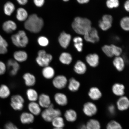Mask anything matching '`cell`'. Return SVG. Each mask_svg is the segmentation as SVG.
I'll return each instance as SVG.
<instances>
[{
  "mask_svg": "<svg viewBox=\"0 0 129 129\" xmlns=\"http://www.w3.org/2000/svg\"><path fill=\"white\" fill-rule=\"evenodd\" d=\"M44 25V21L36 14H33L28 17L24 23L26 29L33 33H37L41 30Z\"/></svg>",
  "mask_w": 129,
  "mask_h": 129,
  "instance_id": "6da1fadb",
  "label": "cell"
},
{
  "mask_svg": "<svg viewBox=\"0 0 129 129\" xmlns=\"http://www.w3.org/2000/svg\"><path fill=\"white\" fill-rule=\"evenodd\" d=\"M72 27L77 33L84 35L92 28L91 22L86 18L76 17L72 22Z\"/></svg>",
  "mask_w": 129,
  "mask_h": 129,
  "instance_id": "7a4b0ae2",
  "label": "cell"
},
{
  "mask_svg": "<svg viewBox=\"0 0 129 129\" xmlns=\"http://www.w3.org/2000/svg\"><path fill=\"white\" fill-rule=\"evenodd\" d=\"M61 115L62 112L60 110L55 108L54 105L52 103L41 113V117L43 120L48 122L52 121L55 118L61 116Z\"/></svg>",
  "mask_w": 129,
  "mask_h": 129,
  "instance_id": "3957f363",
  "label": "cell"
},
{
  "mask_svg": "<svg viewBox=\"0 0 129 129\" xmlns=\"http://www.w3.org/2000/svg\"><path fill=\"white\" fill-rule=\"evenodd\" d=\"M11 40L13 44L18 48H25L29 42L26 33L23 30H20L17 33L12 35Z\"/></svg>",
  "mask_w": 129,
  "mask_h": 129,
  "instance_id": "277c9868",
  "label": "cell"
},
{
  "mask_svg": "<svg viewBox=\"0 0 129 129\" xmlns=\"http://www.w3.org/2000/svg\"><path fill=\"white\" fill-rule=\"evenodd\" d=\"M53 60L52 55L47 53L44 50H40L38 51V56L35 59L36 63L43 68L49 65Z\"/></svg>",
  "mask_w": 129,
  "mask_h": 129,
  "instance_id": "5b68a950",
  "label": "cell"
},
{
  "mask_svg": "<svg viewBox=\"0 0 129 129\" xmlns=\"http://www.w3.org/2000/svg\"><path fill=\"white\" fill-rule=\"evenodd\" d=\"M25 102V99L20 94L14 95L11 97V106L14 110H22L23 109Z\"/></svg>",
  "mask_w": 129,
  "mask_h": 129,
  "instance_id": "8992f818",
  "label": "cell"
},
{
  "mask_svg": "<svg viewBox=\"0 0 129 129\" xmlns=\"http://www.w3.org/2000/svg\"><path fill=\"white\" fill-rule=\"evenodd\" d=\"M67 83V77L63 75H59L56 76L52 79V85L56 89H63L65 87Z\"/></svg>",
  "mask_w": 129,
  "mask_h": 129,
  "instance_id": "52a82bcc",
  "label": "cell"
},
{
  "mask_svg": "<svg viewBox=\"0 0 129 129\" xmlns=\"http://www.w3.org/2000/svg\"><path fill=\"white\" fill-rule=\"evenodd\" d=\"M98 110L96 105L93 103L88 102L84 105L83 112L87 116L92 117L95 115L98 112Z\"/></svg>",
  "mask_w": 129,
  "mask_h": 129,
  "instance_id": "ba28073f",
  "label": "cell"
},
{
  "mask_svg": "<svg viewBox=\"0 0 129 129\" xmlns=\"http://www.w3.org/2000/svg\"><path fill=\"white\" fill-rule=\"evenodd\" d=\"M6 66L9 69L10 75L12 76L17 75L20 69V64L14 59H9Z\"/></svg>",
  "mask_w": 129,
  "mask_h": 129,
  "instance_id": "9c48e42d",
  "label": "cell"
},
{
  "mask_svg": "<svg viewBox=\"0 0 129 129\" xmlns=\"http://www.w3.org/2000/svg\"><path fill=\"white\" fill-rule=\"evenodd\" d=\"M113 18L109 15H105L103 16L102 20L99 21V25L102 30L104 31L108 30L112 27Z\"/></svg>",
  "mask_w": 129,
  "mask_h": 129,
  "instance_id": "30bf717a",
  "label": "cell"
},
{
  "mask_svg": "<svg viewBox=\"0 0 129 129\" xmlns=\"http://www.w3.org/2000/svg\"><path fill=\"white\" fill-rule=\"evenodd\" d=\"M84 38L86 41L92 43L97 42L99 40L97 30L94 28H92L86 32L84 35Z\"/></svg>",
  "mask_w": 129,
  "mask_h": 129,
  "instance_id": "8fae6325",
  "label": "cell"
},
{
  "mask_svg": "<svg viewBox=\"0 0 129 129\" xmlns=\"http://www.w3.org/2000/svg\"><path fill=\"white\" fill-rule=\"evenodd\" d=\"M22 78L26 86L28 87L31 88L36 84V77L34 75L31 73H25L23 74Z\"/></svg>",
  "mask_w": 129,
  "mask_h": 129,
  "instance_id": "7c38bea8",
  "label": "cell"
},
{
  "mask_svg": "<svg viewBox=\"0 0 129 129\" xmlns=\"http://www.w3.org/2000/svg\"><path fill=\"white\" fill-rule=\"evenodd\" d=\"M38 104L40 107L46 109L52 104L50 97L49 95L45 93H42L39 96Z\"/></svg>",
  "mask_w": 129,
  "mask_h": 129,
  "instance_id": "4fadbf2b",
  "label": "cell"
},
{
  "mask_svg": "<svg viewBox=\"0 0 129 129\" xmlns=\"http://www.w3.org/2000/svg\"><path fill=\"white\" fill-rule=\"evenodd\" d=\"M41 73L45 79L50 80L52 79L55 76V71L54 68L49 65L43 68Z\"/></svg>",
  "mask_w": 129,
  "mask_h": 129,
  "instance_id": "5bb4252c",
  "label": "cell"
},
{
  "mask_svg": "<svg viewBox=\"0 0 129 129\" xmlns=\"http://www.w3.org/2000/svg\"><path fill=\"white\" fill-rule=\"evenodd\" d=\"M71 36L69 34L63 32L60 34L58 38L59 44L62 47L67 48L70 43Z\"/></svg>",
  "mask_w": 129,
  "mask_h": 129,
  "instance_id": "9a60e30c",
  "label": "cell"
},
{
  "mask_svg": "<svg viewBox=\"0 0 129 129\" xmlns=\"http://www.w3.org/2000/svg\"><path fill=\"white\" fill-rule=\"evenodd\" d=\"M13 56L14 60L19 63L25 62L28 58V55L27 52L23 50L15 51L14 53Z\"/></svg>",
  "mask_w": 129,
  "mask_h": 129,
  "instance_id": "2e32d148",
  "label": "cell"
},
{
  "mask_svg": "<svg viewBox=\"0 0 129 129\" xmlns=\"http://www.w3.org/2000/svg\"><path fill=\"white\" fill-rule=\"evenodd\" d=\"M54 99L56 104L60 106H65L68 102L67 96L62 93H56L54 95Z\"/></svg>",
  "mask_w": 129,
  "mask_h": 129,
  "instance_id": "e0dca14e",
  "label": "cell"
},
{
  "mask_svg": "<svg viewBox=\"0 0 129 129\" xmlns=\"http://www.w3.org/2000/svg\"><path fill=\"white\" fill-rule=\"evenodd\" d=\"M36 102H30L28 105V109L30 113L33 115L38 116L41 113V108Z\"/></svg>",
  "mask_w": 129,
  "mask_h": 129,
  "instance_id": "ac0fdd59",
  "label": "cell"
},
{
  "mask_svg": "<svg viewBox=\"0 0 129 129\" xmlns=\"http://www.w3.org/2000/svg\"><path fill=\"white\" fill-rule=\"evenodd\" d=\"M17 28V25L15 22L12 20L6 21L3 23L2 28L6 33H11L16 30Z\"/></svg>",
  "mask_w": 129,
  "mask_h": 129,
  "instance_id": "d6986e66",
  "label": "cell"
},
{
  "mask_svg": "<svg viewBox=\"0 0 129 129\" xmlns=\"http://www.w3.org/2000/svg\"><path fill=\"white\" fill-rule=\"evenodd\" d=\"M117 107L119 111H123L127 110L129 107V101L126 97L123 96L118 100Z\"/></svg>",
  "mask_w": 129,
  "mask_h": 129,
  "instance_id": "ffe728a7",
  "label": "cell"
},
{
  "mask_svg": "<svg viewBox=\"0 0 129 129\" xmlns=\"http://www.w3.org/2000/svg\"><path fill=\"white\" fill-rule=\"evenodd\" d=\"M34 117L30 112H24L21 114L20 120L24 124H30L33 122L34 120Z\"/></svg>",
  "mask_w": 129,
  "mask_h": 129,
  "instance_id": "44dd1931",
  "label": "cell"
},
{
  "mask_svg": "<svg viewBox=\"0 0 129 129\" xmlns=\"http://www.w3.org/2000/svg\"><path fill=\"white\" fill-rule=\"evenodd\" d=\"M64 117L66 120L70 122H75L77 118V113L74 110L69 109L66 111Z\"/></svg>",
  "mask_w": 129,
  "mask_h": 129,
  "instance_id": "7402d4cb",
  "label": "cell"
},
{
  "mask_svg": "<svg viewBox=\"0 0 129 129\" xmlns=\"http://www.w3.org/2000/svg\"><path fill=\"white\" fill-rule=\"evenodd\" d=\"M86 61L91 67H96L99 63V56L96 54H89L86 56Z\"/></svg>",
  "mask_w": 129,
  "mask_h": 129,
  "instance_id": "603a6c76",
  "label": "cell"
},
{
  "mask_svg": "<svg viewBox=\"0 0 129 129\" xmlns=\"http://www.w3.org/2000/svg\"><path fill=\"white\" fill-rule=\"evenodd\" d=\"M26 95L27 99L30 102L38 101L39 96L36 90L31 88H30L27 90Z\"/></svg>",
  "mask_w": 129,
  "mask_h": 129,
  "instance_id": "cb8c5ba5",
  "label": "cell"
},
{
  "mask_svg": "<svg viewBox=\"0 0 129 129\" xmlns=\"http://www.w3.org/2000/svg\"><path fill=\"white\" fill-rule=\"evenodd\" d=\"M28 17V12L24 8H20L17 9L16 17L19 21L20 22L25 21Z\"/></svg>",
  "mask_w": 129,
  "mask_h": 129,
  "instance_id": "d4e9b609",
  "label": "cell"
},
{
  "mask_svg": "<svg viewBox=\"0 0 129 129\" xmlns=\"http://www.w3.org/2000/svg\"><path fill=\"white\" fill-rule=\"evenodd\" d=\"M72 60L71 55L68 52L62 53L59 57L60 62L65 65H69L72 62Z\"/></svg>",
  "mask_w": 129,
  "mask_h": 129,
  "instance_id": "484cf974",
  "label": "cell"
},
{
  "mask_svg": "<svg viewBox=\"0 0 129 129\" xmlns=\"http://www.w3.org/2000/svg\"><path fill=\"white\" fill-rule=\"evenodd\" d=\"M125 87L119 83H116L112 87V90L114 94L117 96H122L124 94Z\"/></svg>",
  "mask_w": 129,
  "mask_h": 129,
  "instance_id": "4316f807",
  "label": "cell"
},
{
  "mask_svg": "<svg viewBox=\"0 0 129 129\" xmlns=\"http://www.w3.org/2000/svg\"><path fill=\"white\" fill-rule=\"evenodd\" d=\"M87 68L85 64L81 61H77L74 67V70L77 74L82 75L86 72Z\"/></svg>",
  "mask_w": 129,
  "mask_h": 129,
  "instance_id": "83f0119b",
  "label": "cell"
},
{
  "mask_svg": "<svg viewBox=\"0 0 129 129\" xmlns=\"http://www.w3.org/2000/svg\"><path fill=\"white\" fill-rule=\"evenodd\" d=\"M87 129H101V125L99 121L96 119H91L87 122Z\"/></svg>",
  "mask_w": 129,
  "mask_h": 129,
  "instance_id": "f1b7e54d",
  "label": "cell"
},
{
  "mask_svg": "<svg viewBox=\"0 0 129 129\" xmlns=\"http://www.w3.org/2000/svg\"><path fill=\"white\" fill-rule=\"evenodd\" d=\"M15 9V5L10 1L7 2L4 5V12L5 14L6 15L11 16L13 13Z\"/></svg>",
  "mask_w": 129,
  "mask_h": 129,
  "instance_id": "f546056e",
  "label": "cell"
},
{
  "mask_svg": "<svg viewBox=\"0 0 129 129\" xmlns=\"http://www.w3.org/2000/svg\"><path fill=\"white\" fill-rule=\"evenodd\" d=\"M113 64L117 70L121 71L125 67V62L124 59L121 57L117 56L114 59Z\"/></svg>",
  "mask_w": 129,
  "mask_h": 129,
  "instance_id": "4dcf8cb0",
  "label": "cell"
},
{
  "mask_svg": "<svg viewBox=\"0 0 129 129\" xmlns=\"http://www.w3.org/2000/svg\"><path fill=\"white\" fill-rule=\"evenodd\" d=\"M10 89L7 85L2 84L0 86V98L2 99L7 98L10 96Z\"/></svg>",
  "mask_w": 129,
  "mask_h": 129,
  "instance_id": "1f68e13d",
  "label": "cell"
},
{
  "mask_svg": "<svg viewBox=\"0 0 129 129\" xmlns=\"http://www.w3.org/2000/svg\"><path fill=\"white\" fill-rule=\"evenodd\" d=\"M51 122L55 128H63L65 126L64 119L61 116L55 118Z\"/></svg>",
  "mask_w": 129,
  "mask_h": 129,
  "instance_id": "d6a6232c",
  "label": "cell"
},
{
  "mask_svg": "<svg viewBox=\"0 0 129 129\" xmlns=\"http://www.w3.org/2000/svg\"><path fill=\"white\" fill-rule=\"evenodd\" d=\"M88 95L90 97L94 100L99 99L102 96L101 92L96 87H93L90 89Z\"/></svg>",
  "mask_w": 129,
  "mask_h": 129,
  "instance_id": "836d02e7",
  "label": "cell"
},
{
  "mask_svg": "<svg viewBox=\"0 0 129 129\" xmlns=\"http://www.w3.org/2000/svg\"><path fill=\"white\" fill-rule=\"evenodd\" d=\"M80 84L79 82L74 78H71L69 80L68 88L70 91L72 92L77 91L79 88Z\"/></svg>",
  "mask_w": 129,
  "mask_h": 129,
  "instance_id": "e575fe53",
  "label": "cell"
},
{
  "mask_svg": "<svg viewBox=\"0 0 129 129\" xmlns=\"http://www.w3.org/2000/svg\"><path fill=\"white\" fill-rule=\"evenodd\" d=\"M106 129H123L121 124L115 120L109 121L106 125Z\"/></svg>",
  "mask_w": 129,
  "mask_h": 129,
  "instance_id": "d590c367",
  "label": "cell"
},
{
  "mask_svg": "<svg viewBox=\"0 0 129 129\" xmlns=\"http://www.w3.org/2000/svg\"><path fill=\"white\" fill-rule=\"evenodd\" d=\"M102 51L106 55L109 57H112L113 56L112 48L111 45H105L102 48Z\"/></svg>",
  "mask_w": 129,
  "mask_h": 129,
  "instance_id": "8d00e7d4",
  "label": "cell"
},
{
  "mask_svg": "<svg viewBox=\"0 0 129 129\" xmlns=\"http://www.w3.org/2000/svg\"><path fill=\"white\" fill-rule=\"evenodd\" d=\"M121 28L125 31H128L129 29V18L128 17L123 18L120 22Z\"/></svg>",
  "mask_w": 129,
  "mask_h": 129,
  "instance_id": "74e56055",
  "label": "cell"
},
{
  "mask_svg": "<svg viewBox=\"0 0 129 129\" xmlns=\"http://www.w3.org/2000/svg\"><path fill=\"white\" fill-rule=\"evenodd\" d=\"M38 42L39 45L43 47L47 46L49 43L48 39L43 36H40L38 38Z\"/></svg>",
  "mask_w": 129,
  "mask_h": 129,
  "instance_id": "f35d334b",
  "label": "cell"
},
{
  "mask_svg": "<svg viewBox=\"0 0 129 129\" xmlns=\"http://www.w3.org/2000/svg\"><path fill=\"white\" fill-rule=\"evenodd\" d=\"M106 5L110 9L117 7L119 5V0H107Z\"/></svg>",
  "mask_w": 129,
  "mask_h": 129,
  "instance_id": "ab89813d",
  "label": "cell"
},
{
  "mask_svg": "<svg viewBox=\"0 0 129 129\" xmlns=\"http://www.w3.org/2000/svg\"><path fill=\"white\" fill-rule=\"evenodd\" d=\"M111 46L112 47L113 50V54L114 55H115L116 56H120L122 52V50L121 48L119 47L118 46H115L114 45H111Z\"/></svg>",
  "mask_w": 129,
  "mask_h": 129,
  "instance_id": "60d3db41",
  "label": "cell"
},
{
  "mask_svg": "<svg viewBox=\"0 0 129 129\" xmlns=\"http://www.w3.org/2000/svg\"><path fill=\"white\" fill-rule=\"evenodd\" d=\"M7 69V66L2 61H0V75H4Z\"/></svg>",
  "mask_w": 129,
  "mask_h": 129,
  "instance_id": "b9f144b4",
  "label": "cell"
},
{
  "mask_svg": "<svg viewBox=\"0 0 129 129\" xmlns=\"http://www.w3.org/2000/svg\"><path fill=\"white\" fill-rule=\"evenodd\" d=\"M108 111L109 115L111 116H114L116 113L115 106L113 105H110L108 108Z\"/></svg>",
  "mask_w": 129,
  "mask_h": 129,
  "instance_id": "7bdbcfd3",
  "label": "cell"
},
{
  "mask_svg": "<svg viewBox=\"0 0 129 129\" xmlns=\"http://www.w3.org/2000/svg\"><path fill=\"white\" fill-rule=\"evenodd\" d=\"M5 129H19L17 127L11 122H8L5 125Z\"/></svg>",
  "mask_w": 129,
  "mask_h": 129,
  "instance_id": "ee69618b",
  "label": "cell"
},
{
  "mask_svg": "<svg viewBox=\"0 0 129 129\" xmlns=\"http://www.w3.org/2000/svg\"><path fill=\"white\" fill-rule=\"evenodd\" d=\"M83 44L82 42L75 43L74 44L75 47L79 52H81L83 49Z\"/></svg>",
  "mask_w": 129,
  "mask_h": 129,
  "instance_id": "f6af8a7d",
  "label": "cell"
},
{
  "mask_svg": "<svg viewBox=\"0 0 129 129\" xmlns=\"http://www.w3.org/2000/svg\"><path fill=\"white\" fill-rule=\"evenodd\" d=\"M35 5L38 7H41L44 5L45 0H33Z\"/></svg>",
  "mask_w": 129,
  "mask_h": 129,
  "instance_id": "bcb514c9",
  "label": "cell"
},
{
  "mask_svg": "<svg viewBox=\"0 0 129 129\" xmlns=\"http://www.w3.org/2000/svg\"><path fill=\"white\" fill-rule=\"evenodd\" d=\"M0 46L6 47H7L8 44L7 42L0 35Z\"/></svg>",
  "mask_w": 129,
  "mask_h": 129,
  "instance_id": "7dc6e473",
  "label": "cell"
},
{
  "mask_svg": "<svg viewBox=\"0 0 129 129\" xmlns=\"http://www.w3.org/2000/svg\"><path fill=\"white\" fill-rule=\"evenodd\" d=\"M8 52L7 47L3 46H0V54H4Z\"/></svg>",
  "mask_w": 129,
  "mask_h": 129,
  "instance_id": "c3c4849f",
  "label": "cell"
},
{
  "mask_svg": "<svg viewBox=\"0 0 129 129\" xmlns=\"http://www.w3.org/2000/svg\"><path fill=\"white\" fill-rule=\"evenodd\" d=\"M73 41L74 43L82 42L83 39L80 37H76L73 39Z\"/></svg>",
  "mask_w": 129,
  "mask_h": 129,
  "instance_id": "681fc988",
  "label": "cell"
},
{
  "mask_svg": "<svg viewBox=\"0 0 129 129\" xmlns=\"http://www.w3.org/2000/svg\"><path fill=\"white\" fill-rule=\"evenodd\" d=\"M17 1L19 4L22 5H24L27 4L28 0H17Z\"/></svg>",
  "mask_w": 129,
  "mask_h": 129,
  "instance_id": "f907efd6",
  "label": "cell"
},
{
  "mask_svg": "<svg viewBox=\"0 0 129 129\" xmlns=\"http://www.w3.org/2000/svg\"><path fill=\"white\" fill-rule=\"evenodd\" d=\"M124 7L125 9L128 12L129 10V0L126 1L124 4Z\"/></svg>",
  "mask_w": 129,
  "mask_h": 129,
  "instance_id": "816d5d0a",
  "label": "cell"
},
{
  "mask_svg": "<svg viewBox=\"0 0 129 129\" xmlns=\"http://www.w3.org/2000/svg\"><path fill=\"white\" fill-rule=\"evenodd\" d=\"M77 2L80 4H84L87 3L89 0H77Z\"/></svg>",
  "mask_w": 129,
  "mask_h": 129,
  "instance_id": "f5cc1de1",
  "label": "cell"
},
{
  "mask_svg": "<svg viewBox=\"0 0 129 129\" xmlns=\"http://www.w3.org/2000/svg\"><path fill=\"white\" fill-rule=\"evenodd\" d=\"M78 129H87V128L86 125L84 124H83L80 126Z\"/></svg>",
  "mask_w": 129,
  "mask_h": 129,
  "instance_id": "db71d44e",
  "label": "cell"
},
{
  "mask_svg": "<svg viewBox=\"0 0 129 129\" xmlns=\"http://www.w3.org/2000/svg\"><path fill=\"white\" fill-rule=\"evenodd\" d=\"M53 129H63V128H54Z\"/></svg>",
  "mask_w": 129,
  "mask_h": 129,
  "instance_id": "11a10c76",
  "label": "cell"
},
{
  "mask_svg": "<svg viewBox=\"0 0 129 129\" xmlns=\"http://www.w3.org/2000/svg\"><path fill=\"white\" fill-rule=\"evenodd\" d=\"M63 1H64L65 2H67L68 1H69V0H63Z\"/></svg>",
  "mask_w": 129,
  "mask_h": 129,
  "instance_id": "9f6ffc18",
  "label": "cell"
},
{
  "mask_svg": "<svg viewBox=\"0 0 129 129\" xmlns=\"http://www.w3.org/2000/svg\"><path fill=\"white\" fill-rule=\"evenodd\" d=\"M30 129H31V128H30Z\"/></svg>",
  "mask_w": 129,
  "mask_h": 129,
  "instance_id": "6f0895ef",
  "label": "cell"
}]
</instances>
